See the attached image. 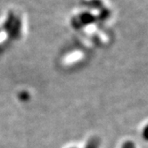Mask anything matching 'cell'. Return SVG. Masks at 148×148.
Instances as JSON below:
<instances>
[{
    "label": "cell",
    "instance_id": "52a82bcc",
    "mask_svg": "<svg viewBox=\"0 0 148 148\" xmlns=\"http://www.w3.org/2000/svg\"><path fill=\"white\" fill-rule=\"evenodd\" d=\"M121 148H136V145L133 141L128 140L123 143V145H121Z\"/></svg>",
    "mask_w": 148,
    "mask_h": 148
},
{
    "label": "cell",
    "instance_id": "8992f818",
    "mask_svg": "<svg viewBox=\"0 0 148 148\" xmlns=\"http://www.w3.org/2000/svg\"><path fill=\"white\" fill-rule=\"evenodd\" d=\"M142 138L145 141L148 142V124H146L142 130Z\"/></svg>",
    "mask_w": 148,
    "mask_h": 148
},
{
    "label": "cell",
    "instance_id": "ba28073f",
    "mask_svg": "<svg viewBox=\"0 0 148 148\" xmlns=\"http://www.w3.org/2000/svg\"><path fill=\"white\" fill-rule=\"evenodd\" d=\"M28 97H29L28 94H27V93H25V92L22 93V94H21V96H20V98L22 99V100H26Z\"/></svg>",
    "mask_w": 148,
    "mask_h": 148
},
{
    "label": "cell",
    "instance_id": "3957f363",
    "mask_svg": "<svg viewBox=\"0 0 148 148\" xmlns=\"http://www.w3.org/2000/svg\"><path fill=\"white\" fill-rule=\"evenodd\" d=\"M81 4L86 7L91 9H97L99 11L104 8V4L102 0H83Z\"/></svg>",
    "mask_w": 148,
    "mask_h": 148
},
{
    "label": "cell",
    "instance_id": "7a4b0ae2",
    "mask_svg": "<svg viewBox=\"0 0 148 148\" xmlns=\"http://www.w3.org/2000/svg\"><path fill=\"white\" fill-rule=\"evenodd\" d=\"M21 21L19 18H14V22L12 23L11 26L9 27V29H7L9 36L13 38H17L20 36V32H21Z\"/></svg>",
    "mask_w": 148,
    "mask_h": 148
},
{
    "label": "cell",
    "instance_id": "5b68a950",
    "mask_svg": "<svg viewBox=\"0 0 148 148\" xmlns=\"http://www.w3.org/2000/svg\"><path fill=\"white\" fill-rule=\"evenodd\" d=\"M100 139L97 136H93L91 138H89L88 140V142L86 143L84 148H99L100 147Z\"/></svg>",
    "mask_w": 148,
    "mask_h": 148
},
{
    "label": "cell",
    "instance_id": "277c9868",
    "mask_svg": "<svg viewBox=\"0 0 148 148\" xmlns=\"http://www.w3.org/2000/svg\"><path fill=\"white\" fill-rule=\"evenodd\" d=\"M111 10L104 7L102 10L99 11V14L96 16V22H100V23H103L105 22L110 16H111Z\"/></svg>",
    "mask_w": 148,
    "mask_h": 148
},
{
    "label": "cell",
    "instance_id": "6da1fadb",
    "mask_svg": "<svg viewBox=\"0 0 148 148\" xmlns=\"http://www.w3.org/2000/svg\"><path fill=\"white\" fill-rule=\"evenodd\" d=\"M93 23H96V15L89 14L88 12L81 13L76 16H74L71 21V26L76 29L92 24Z\"/></svg>",
    "mask_w": 148,
    "mask_h": 148
}]
</instances>
